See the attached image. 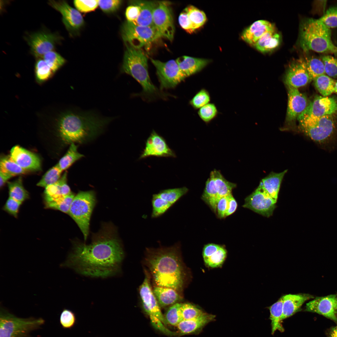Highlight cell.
I'll list each match as a JSON object with an SVG mask.
<instances>
[{"mask_svg": "<svg viewBox=\"0 0 337 337\" xmlns=\"http://www.w3.org/2000/svg\"><path fill=\"white\" fill-rule=\"evenodd\" d=\"M330 29L319 19L306 18L303 20L300 27L299 43L305 51L337 55V46L331 39Z\"/></svg>", "mask_w": 337, "mask_h": 337, "instance_id": "cell-5", "label": "cell"}, {"mask_svg": "<svg viewBox=\"0 0 337 337\" xmlns=\"http://www.w3.org/2000/svg\"><path fill=\"white\" fill-rule=\"evenodd\" d=\"M322 60L325 74L330 77L337 78V58L331 56L326 55L322 57Z\"/></svg>", "mask_w": 337, "mask_h": 337, "instance_id": "cell-51", "label": "cell"}, {"mask_svg": "<svg viewBox=\"0 0 337 337\" xmlns=\"http://www.w3.org/2000/svg\"><path fill=\"white\" fill-rule=\"evenodd\" d=\"M221 247L220 245L214 243H209L205 245L203 251V259L209 257L217 252Z\"/></svg>", "mask_w": 337, "mask_h": 337, "instance_id": "cell-60", "label": "cell"}, {"mask_svg": "<svg viewBox=\"0 0 337 337\" xmlns=\"http://www.w3.org/2000/svg\"><path fill=\"white\" fill-rule=\"evenodd\" d=\"M48 4L60 13L62 21L70 34H77L84 24V21L81 13L63 0H49Z\"/></svg>", "mask_w": 337, "mask_h": 337, "instance_id": "cell-13", "label": "cell"}, {"mask_svg": "<svg viewBox=\"0 0 337 337\" xmlns=\"http://www.w3.org/2000/svg\"><path fill=\"white\" fill-rule=\"evenodd\" d=\"M280 41V34L274 30L264 34L253 46L261 52L266 53L278 47Z\"/></svg>", "mask_w": 337, "mask_h": 337, "instance_id": "cell-30", "label": "cell"}, {"mask_svg": "<svg viewBox=\"0 0 337 337\" xmlns=\"http://www.w3.org/2000/svg\"><path fill=\"white\" fill-rule=\"evenodd\" d=\"M304 61L307 71L311 80L325 74L324 64L322 60L311 57L306 58Z\"/></svg>", "mask_w": 337, "mask_h": 337, "instance_id": "cell-38", "label": "cell"}, {"mask_svg": "<svg viewBox=\"0 0 337 337\" xmlns=\"http://www.w3.org/2000/svg\"><path fill=\"white\" fill-rule=\"evenodd\" d=\"M125 51L121 72L133 77L141 86L139 95L147 100L158 98H165L168 94L159 90L153 83L149 71L148 58L141 48H134L125 44Z\"/></svg>", "mask_w": 337, "mask_h": 337, "instance_id": "cell-4", "label": "cell"}, {"mask_svg": "<svg viewBox=\"0 0 337 337\" xmlns=\"http://www.w3.org/2000/svg\"><path fill=\"white\" fill-rule=\"evenodd\" d=\"M188 191V188L183 187L161 190L157 194L162 199L173 205Z\"/></svg>", "mask_w": 337, "mask_h": 337, "instance_id": "cell-39", "label": "cell"}, {"mask_svg": "<svg viewBox=\"0 0 337 337\" xmlns=\"http://www.w3.org/2000/svg\"><path fill=\"white\" fill-rule=\"evenodd\" d=\"M211 172L213 175L218 194V201L222 197L232 193V190L236 187L237 184L227 180L219 170L215 169Z\"/></svg>", "mask_w": 337, "mask_h": 337, "instance_id": "cell-32", "label": "cell"}, {"mask_svg": "<svg viewBox=\"0 0 337 337\" xmlns=\"http://www.w3.org/2000/svg\"><path fill=\"white\" fill-rule=\"evenodd\" d=\"M176 60L180 69L186 78L200 71L210 62L207 59L186 56Z\"/></svg>", "mask_w": 337, "mask_h": 337, "instance_id": "cell-25", "label": "cell"}, {"mask_svg": "<svg viewBox=\"0 0 337 337\" xmlns=\"http://www.w3.org/2000/svg\"><path fill=\"white\" fill-rule=\"evenodd\" d=\"M77 148L78 146L75 144H71L67 152L56 164L62 171L84 156L78 151Z\"/></svg>", "mask_w": 337, "mask_h": 337, "instance_id": "cell-35", "label": "cell"}, {"mask_svg": "<svg viewBox=\"0 0 337 337\" xmlns=\"http://www.w3.org/2000/svg\"><path fill=\"white\" fill-rule=\"evenodd\" d=\"M130 5L138 6L140 9L139 17L135 22L136 24L148 27H154L153 22V14L157 2L147 1H130Z\"/></svg>", "mask_w": 337, "mask_h": 337, "instance_id": "cell-27", "label": "cell"}, {"mask_svg": "<svg viewBox=\"0 0 337 337\" xmlns=\"http://www.w3.org/2000/svg\"><path fill=\"white\" fill-rule=\"evenodd\" d=\"M178 22L182 28L187 32L191 33L194 31L185 9L179 15Z\"/></svg>", "mask_w": 337, "mask_h": 337, "instance_id": "cell-57", "label": "cell"}, {"mask_svg": "<svg viewBox=\"0 0 337 337\" xmlns=\"http://www.w3.org/2000/svg\"><path fill=\"white\" fill-rule=\"evenodd\" d=\"M276 202L259 185L245 199L242 207L267 217L272 215L276 206Z\"/></svg>", "mask_w": 337, "mask_h": 337, "instance_id": "cell-14", "label": "cell"}, {"mask_svg": "<svg viewBox=\"0 0 337 337\" xmlns=\"http://www.w3.org/2000/svg\"><path fill=\"white\" fill-rule=\"evenodd\" d=\"M314 84L319 93L323 96H327L334 92L335 80L324 74L314 80Z\"/></svg>", "mask_w": 337, "mask_h": 337, "instance_id": "cell-37", "label": "cell"}, {"mask_svg": "<svg viewBox=\"0 0 337 337\" xmlns=\"http://www.w3.org/2000/svg\"><path fill=\"white\" fill-rule=\"evenodd\" d=\"M215 318V316L214 315L204 313L196 318L183 320L176 327L181 335L198 334L202 331L205 326L214 320Z\"/></svg>", "mask_w": 337, "mask_h": 337, "instance_id": "cell-22", "label": "cell"}, {"mask_svg": "<svg viewBox=\"0 0 337 337\" xmlns=\"http://www.w3.org/2000/svg\"><path fill=\"white\" fill-rule=\"evenodd\" d=\"M180 311L183 320L194 319L204 313L194 305L188 303H181Z\"/></svg>", "mask_w": 337, "mask_h": 337, "instance_id": "cell-48", "label": "cell"}, {"mask_svg": "<svg viewBox=\"0 0 337 337\" xmlns=\"http://www.w3.org/2000/svg\"><path fill=\"white\" fill-rule=\"evenodd\" d=\"M140 12L139 7L135 5H130L126 8L125 16L127 21L134 23L138 18Z\"/></svg>", "mask_w": 337, "mask_h": 337, "instance_id": "cell-58", "label": "cell"}, {"mask_svg": "<svg viewBox=\"0 0 337 337\" xmlns=\"http://www.w3.org/2000/svg\"><path fill=\"white\" fill-rule=\"evenodd\" d=\"M139 291L143 308L150 319L158 318L166 325L167 323L152 289L150 277L148 273L139 287Z\"/></svg>", "mask_w": 337, "mask_h": 337, "instance_id": "cell-15", "label": "cell"}, {"mask_svg": "<svg viewBox=\"0 0 337 337\" xmlns=\"http://www.w3.org/2000/svg\"><path fill=\"white\" fill-rule=\"evenodd\" d=\"M7 183L9 197L22 203L29 198V193L23 185L21 177Z\"/></svg>", "mask_w": 337, "mask_h": 337, "instance_id": "cell-34", "label": "cell"}, {"mask_svg": "<svg viewBox=\"0 0 337 337\" xmlns=\"http://www.w3.org/2000/svg\"><path fill=\"white\" fill-rule=\"evenodd\" d=\"M329 337H337V325L332 329Z\"/></svg>", "mask_w": 337, "mask_h": 337, "instance_id": "cell-63", "label": "cell"}, {"mask_svg": "<svg viewBox=\"0 0 337 337\" xmlns=\"http://www.w3.org/2000/svg\"><path fill=\"white\" fill-rule=\"evenodd\" d=\"M152 156L172 158L176 156L164 138L154 130L147 139L144 149L139 158L143 159Z\"/></svg>", "mask_w": 337, "mask_h": 337, "instance_id": "cell-16", "label": "cell"}, {"mask_svg": "<svg viewBox=\"0 0 337 337\" xmlns=\"http://www.w3.org/2000/svg\"><path fill=\"white\" fill-rule=\"evenodd\" d=\"M311 81L302 58L296 60L290 65L284 77V82L287 87L297 89L306 85Z\"/></svg>", "mask_w": 337, "mask_h": 337, "instance_id": "cell-18", "label": "cell"}, {"mask_svg": "<svg viewBox=\"0 0 337 337\" xmlns=\"http://www.w3.org/2000/svg\"><path fill=\"white\" fill-rule=\"evenodd\" d=\"M319 19L330 29L337 27V4L328 8Z\"/></svg>", "mask_w": 337, "mask_h": 337, "instance_id": "cell-49", "label": "cell"}, {"mask_svg": "<svg viewBox=\"0 0 337 337\" xmlns=\"http://www.w3.org/2000/svg\"><path fill=\"white\" fill-rule=\"evenodd\" d=\"M274 30V25L269 22L259 20L253 22L243 31L241 38L246 42L253 46L264 34Z\"/></svg>", "mask_w": 337, "mask_h": 337, "instance_id": "cell-23", "label": "cell"}, {"mask_svg": "<svg viewBox=\"0 0 337 337\" xmlns=\"http://www.w3.org/2000/svg\"><path fill=\"white\" fill-rule=\"evenodd\" d=\"M10 156L27 171L38 170L41 169V161L39 157L19 146L16 145L12 148Z\"/></svg>", "mask_w": 337, "mask_h": 337, "instance_id": "cell-21", "label": "cell"}, {"mask_svg": "<svg viewBox=\"0 0 337 337\" xmlns=\"http://www.w3.org/2000/svg\"><path fill=\"white\" fill-rule=\"evenodd\" d=\"M270 311L272 334H274L277 330L283 332L284 329L281 324L283 314L282 297L270 307Z\"/></svg>", "mask_w": 337, "mask_h": 337, "instance_id": "cell-33", "label": "cell"}, {"mask_svg": "<svg viewBox=\"0 0 337 337\" xmlns=\"http://www.w3.org/2000/svg\"><path fill=\"white\" fill-rule=\"evenodd\" d=\"M210 97L208 92L205 89L198 92L190 101V104L196 109H200L209 103Z\"/></svg>", "mask_w": 337, "mask_h": 337, "instance_id": "cell-52", "label": "cell"}, {"mask_svg": "<svg viewBox=\"0 0 337 337\" xmlns=\"http://www.w3.org/2000/svg\"><path fill=\"white\" fill-rule=\"evenodd\" d=\"M194 31L203 26L207 20L205 14L202 11L192 5L185 8Z\"/></svg>", "mask_w": 337, "mask_h": 337, "instance_id": "cell-41", "label": "cell"}, {"mask_svg": "<svg viewBox=\"0 0 337 337\" xmlns=\"http://www.w3.org/2000/svg\"><path fill=\"white\" fill-rule=\"evenodd\" d=\"M22 203L9 197L3 208V210L15 217H17Z\"/></svg>", "mask_w": 337, "mask_h": 337, "instance_id": "cell-56", "label": "cell"}, {"mask_svg": "<svg viewBox=\"0 0 337 337\" xmlns=\"http://www.w3.org/2000/svg\"><path fill=\"white\" fill-rule=\"evenodd\" d=\"M217 113V109L215 105L209 103L200 108L198 112L201 119L206 123L213 119Z\"/></svg>", "mask_w": 337, "mask_h": 337, "instance_id": "cell-53", "label": "cell"}, {"mask_svg": "<svg viewBox=\"0 0 337 337\" xmlns=\"http://www.w3.org/2000/svg\"><path fill=\"white\" fill-rule=\"evenodd\" d=\"M288 90L286 120L290 122L297 119L305 110L309 103L306 96L298 89L288 87Z\"/></svg>", "mask_w": 337, "mask_h": 337, "instance_id": "cell-20", "label": "cell"}, {"mask_svg": "<svg viewBox=\"0 0 337 337\" xmlns=\"http://www.w3.org/2000/svg\"><path fill=\"white\" fill-rule=\"evenodd\" d=\"M75 195L72 192L66 196L45 202V208L58 210L68 214L71 203Z\"/></svg>", "mask_w": 337, "mask_h": 337, "instance_id": "cell-36", "label": "cell"}, {"mask_svg": "<svg viewBox=\"0 0 337 337\" xmlns=\"http://www.w3.org/2000/svg\"><path fill=\"white\" fill-rule=\"evenodd\" d=\"M153 22L162 37L170 41L173 40L175 27L170 2L166 1L157 2L153 12Z\"/></svg>", "mask_w": 337, "mask_h": 337, "instance_id": "cell-12", "label": "cell"}, {"mask_svg": "<svg viewBox=\"0 0 337 337\" xmlns=\"http://www.w3.org/2000/svg\"><path fill=\"white\" fill-rule=\"evenodd\" d=\"M0 171L8 174L12 177L25 173L27 171L20 166L10 156L1 158Z\"/></svg>", "mask_w": 337, "mask_h": 337, "instance_id": "cell-40", "label": "cell"}, {"mask_svg": "<svg viewBox=\"0 0 337 337\" xmlns=\"http://www.w3.org/2000/svg\"><path fill=\"white\" fill-rule=\"evenodd\" d=\"M209 178L206 182L202 199L216 213L217 212L218 194L215 187L213 175L211 172Z\"/></svg>", "mask_w": 337, "mask_h": 337, "instance_id": "cell-31", "label": "cell"}, {"mask_svg": "<svg viewBox=\"0 0 337 337\" xmlns=\"http://www.w3.org/2000/svg\"><path fill=\"white\" fill-rule=\"evenodd\" d=\"M307 311L316 313L337 321V295L318 297L306 304Z\"/></svg>", "mask_w": 337, "mask_h": 337, "instance_id": "cell-17", "label": "cell"}, {"mask_svg": "<svg viewBox=\"0 0 337 337\" xmlns=\"http://www.w3.org/2000/svg\"><path fill=\"white\" fill-rule=\"evenodd\" d=\"M297 119L301 131L314 141L325 144L334 138L336 124L332 115L321 117L299 115Z\"/></svg>", "mask_w": 337, "mask_h": 337, "instance_id": "cell-7", "label": "cell"}, {"mask_svg": "<svg viewBox=\"0 0 337 337\" xmlns=\"http://www.w3.org/2000/svg\"><path fill=\"white\" fill-rule=\"evenodd\" d=\"M95 203L94 191H80L75 195L69 210L68 214L77 224L85 240L88 235L90 217Z\"/></svg>", "mask_w": 337, "mask_h": 337, "instance_id": "cell-8", "label": "cell"}, {"mask_svg": "<svg viewBox=\"0 0 337 337\" xmlns=\"http://www.w3.org/2000/svg\"><path fill=\"white\" fill-rule=\"evenodd\" d=\"M228 198V205L225 214V217L233 214L236 210L237 207V202L232 193L229 195Z\"/></svg>", "mask_w": 337, "mask_h": 337, "instance_id": "cell-61", "label": "cell"}, {"mask_svg": "<svg viewBox=\"0 0 337 337\" xmlns=\"http://www.w3.org/2000/svg\"><path fill=\"white\" fill-rule=\"evenodd\" d=\"M152 211L151 217H158L166 212L173 205L161 198L157 193L152 196L151 200Z\"/></svg>", "mask_w": 337, "mask_h": 337, "instance_id": "cell-42", "label": "cell"}, {"mask_svg": "<svg viewBox=\"0 0 337 337\" xmlns=\"http://www.w3.org/2000/svg\"><path fill=\"white\" fill-rule=\"evenodd\" d=\"M74 4L78 11L87 12L95 10L98 6V0H81L74 1Z\"/></svg>", "mask_w": 337, "mask_h": 337, "instance_id": "cell-54", "label": "cell"}, {"mask_svg": "<svg viewBox=\"0 0 337 337\" xmlns=\"http://www.w3.org/2000/svg\"><path fill=\"white\" fill-rule=\"evenodd\" d=\"M112 119L100 117L92 112L68 111L59 120L60 135L66 144L85 143L102 132Z\"/></svg>", "mask_w": 337, "mask_h": 337, "instance_id": "cell-3", "label": "cell"}, {"mask_svg": "<svg viewBox=\"0 0 337 337\" xmlns=\"http://www.w3.org/2000/svg\"><path fill=\"white\" fill-rule=\"evenodd\" d=\"M145 262L155 286L171 288L179 293L182 291L184 274L177 244L147 248Z\"/></svg>", "mask_w": 337, "mask_h": 337, "instance_id": "cell-2", "label": "cell"}, {"mask_svg": "<svg viewBox=\"0 0 337 337\" xmlns=\"http://www.w3.org/2000/svg\"><path fill=\"white\" fill-rule=\"evenodd\" d=\"M337 112V100L334 98L317 96L300 115L321 117Z\"/></svg>", "mask_w": 337, "mask_h": 337, "instance_id": "cell-19", "label": "cell"}, {"mask_svg": "<svg viewBox=\"0 0 337 337\" xmlns=\"http://www.w3.org/2000/svg\"><path fill=\"white\" fill-rule=\"evenodd\" d=\"M282 297L283 314L282 320L299 311L302 305L305 301L313 298L312 295L306 294H288Z\"/></svg>", "mask_w": 337, "mask_h": 337, "instance_id": "cell-24", "label": "cell"}, {"mask_svg": "<svg viewBox=\"0 0 337 337\" xmlns=\"http://www.w3.org/2000/svg\"><path fill=\"white\" fill-rule=\"evenodd\" d=\"M228 196L222 197L217 202V212L218 217L220 218L225 217L228 205Z\"/></svg>", "mask_w": 337, "mask_h": 337, "instance_id": "cell-59", "label": "cell"}, {"mask_svg": "<svg viewBox=\"0 0 337 337\" xmlns=\"http://www.w3.org/2000/svg\"><path fill=\"white\" fill-rule=\"evenodd\" d=\"M45 322L42 318L17 317L1 307L0 337H31L30 333L40 329Z\"/></svg>", "mask_w": 337, "mask_h": 337, "instance_id": "cell-6", "label": "cell"}, {"mask_svg": "<svg viewBox=\"0 0 337 337\" xmlns=\"http://www.w3.org/2000/svg\"><path fill=\"white\" fill-rule=\"evenodd\" d=\"M124 257L115 229L105 225L89 244L75 242L72 252L61 266L91 277L105 278L117 274Z\"/></svg>", "mask_w": 337, "mask_h": 337, "instance_id": "cell-1", "label": "cell"}, {"mask_svg": "<svg viewBox=\"0 0 337 337\" xmlns=\"http://www.w3.org/2000/svg\"><path fill=\"white\" fill-rule=\"evenodd\" d=\"M227 251L221 246L219 249L209 257L204 259L205 263L208 266L215 268L221 265L227 256Z\"/></svg>", "mask_w": 337, "mask_h": 337, "instance_id": "cell-47", "label": "cell"}, {"mask_svg": "<svg viewBox=\"0 0 337 337\" xmlns=\"http://www.w3.org/2000/svg\"><path fill=\"white\" fill-rule=\"evenodd\" d=\"M35 72L37 80L42 82L47 80L54 73L43 59L39 58L35 65Z\"/></svg>", "mask_w": 337, "mask_h": 337, "instance_id": "cell-45", "label": "cell"}, {"mask_svg": "<svg viewBox=\"0 0 337 337\" xmlns=\"http://www.w3.org/2000/svg\"><path fill=\"white\" fill-rule=\"evenodd\" d=\"M31 54L37 59L43 57L46 53L54 49L59 44L62 37L57 33L42 31L25 37Z\"/></svg>", "mask_w": 337, "mask_h": 337, "instance_id": "cell-11", "label": "cell"}, {"mask_svg": "<svg viewBox=\"0 0 337 337\" xmlns=\"http://www.w3.org/2000/svg\"><path fill=\"white\" fill-rule=\"evenodd\" d=\"M150 60L155 67L161 91L175 88L186 78L180 69L176 60L164 62L151 58Z\"/></svg>", "mask_w": 337, "mask_h": 337, "instance_id": "cell-10", "label": "cell"}, {"mask_svg": "<svg viewBox=\"0 0 337 337\" xmlns=\"http://www.w3.org/2000/svg\"><path fill=\"white\" fill-rule=\"evenodd\" d=\"M77 321L75 314L70 310L64 309L60 317V322L64 329H71L73 327Z\"/></svg>", "mask_w": 337, "mask_h": 337, "instance_id": "cell-50", "label": "cell"}, {"mask_svg": "<svg viewBox=\"0 0 337 337\" xmlns=\"http://www.w3.org/2000/svg\"><path fill=\"white\" fill-rule=\"evenodd\" d=\"M181 303L172 305L166 312L165 318L167 323L176 326L183 320L180 311Z\"/></svg>", "mask_w": 337, "mask_h": 337, "instance_id": "cell-46", "label": "cell"}, {"mask_svg": "<svg viewBox=\"0 0 337 337\" xmlns=\"http://www.w3.org/2000/svg\"><path fill=\"white\" fill-rule=\"evenodd\" d=\"M121 34L125 44L141 48L162 37L155 27L143 26L128 21L123 24Z\"/></svg>", "mask_w": 337, "mask_h": 337, "instance_id": "cell-9", "label": "cell"}, {"mask_svg": "<svg viewBox=\"0 0 337 337\" xmlns=\"http://www.w3.org/2000/svg\"><path fill=\"white\" fill-rule=\"evenodd\" d=\"M12 176L6 173L0 171V186L2 188L7 180Z\"/></svg>", "mask_w": 337, "mask_h": 337, "instance_id": "cell-62", "label": "cell"}, {"mask_svg": "<svg viewBox=\"0 0 337 337\" xmlns=\"http://www.w3.org/2000/svg\"><path fill=\"white\" fill-rule=\"evenodd\" d=\"M67 173L66 172L57 182L45 188L43 194L44 202L66 196L71 192L67 183Z\"/></svg>", "mask_w": 337, "mask_h": 337, "instance_id": "cell-28", "label": "cell"}, {"mask_svg": "<svg viewBox=\"0 0 337 337\" xmlns=\"http://www.w3.org/2000/svg\"><path fill=\"white\" fill-rule=\"evenodd\" d=\"M42 58L54 73L59 70L66 62L64 58L54 51L46 53Z\"/></svg>", "mask_w": 337, "mask_h": 337, "instance_id": "cell-44", "label": "cell"}, {"mask_svg": "<svg viewBox=\"0 0 337 337\" xmlns=\"http://www.w3.org/2000/svg\"><path fill=\"white\" fill-rule=\"evenodd\" d=\"M62 172V171L56 164L46 172L37 185L45 188L55 183L61 178Z\"/></svg>", "mask_w": 337, "mask_h": 337, "instance_id": "cell-43", "label": "cell"}, {"mask_svg": "<svg viewBox=\"0 0 337 337\" xmlns=\"http://www.w3.org/2000/svg\"><path fill=\"white\" fill-rule=\"evenodd\" d=\"M153 290L159 305L162 307L172 305L181 299L179 293L171 288L155 286Z\"/></svg>", "mask_w": 337, "mask_h": 337, "instance_id": "cell-29", "label": "cell"}, {"mask_svg": "<svg viewBox=\"0 0 337 337\" xmlns=\"http://www.w3.org/2000/svg\"><path fill=\"white\" fill-rule=\"evenodd\" d=\"M334 92L337 94V80H335Z\"/></svg>", "mask_w": 337, "mask_h": 337, "instance_id": "cell-64", "label": "cell"}, {"mask_svg": "<svg viewBox=\"0 0 337 337\" xmlns=\"http://www.w3.org/2000/svg\"><path fill=\"white\" fill-rule=\"evenodd\" d=\"M122 3V1L119 0H98V6L103 12L110 13L117 11Z\"/></svg>", "mask_w": 337, "mask_h": 337, "instance_id": "cell-55", "label": "cell"}, {"mask_svg": "<svg viewBox=\"0 0 337 337\" xmlns=\"http://www.w3.org/2000/svg\"><path fill=\"white\" fill-rule=\"evenodd\" d=\"M287 171L286 170L280 173L271 172L261 179L259 185L276 203L282 180Z\"/></svg>", "mask_w": 337, "mask_h": 337, "instance_id": "cell-26", "label": "cell"}]
</instances>
